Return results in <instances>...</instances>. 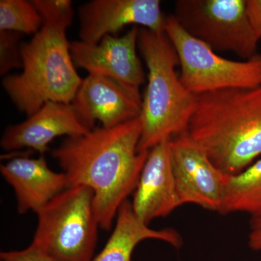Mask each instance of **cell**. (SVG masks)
I'll return each mask as SVG.
<instances>
[{
    "mask_svg": "<svg viewBox=\"0 0 261 261\" xmlns=\"http://www.w3.org/2000/svg\"><path fill=\"white\" fill-rule=\"evenodd\" d=\"M140 116L113 128L98 127L68 137L51 155L59 163L69 187L86 186L94 192L100 228H112L119 207L135 191L148 152L138 150Z\"/></svg>",
    "mask_w": 261,
    "mask_h": 261,
    "instance_id": "cell-1",
    "label": "cell"
},
{
    "mask_svg": "<svg viewBox=\"0 0 261 261\" xmlns=\"http://www.w3.org/2000/svg\"><path fill=\"white\" fill-rule=\"evenodd\" d=\"M43 25L20 47L23 71L3 87L19 111L32 116L47 102L70 103L83 79L77 73L66 32L73 18L70 0H32Z\"/></svg>",
    "mask_w": 261,
    "mask_h": 261,
    "instance_id": "cell-2",
    "label": "cell"
},
{
    "mask_svg": "<svg viewBox=\"0 0 261 261\" xmlns=\"http://www.w3.org/2000/svg\"><path fill=\"white\" fill-rule=\"evenodd\" d=\"M186 134L225 174L243 172L261 155V86L195 95Z\"/></svg>",
    "mask_w": 261,
    "mask_h": 261,
    "instance_id": "cell-3",
    "label": "cell"
},
{
    "mask_svg": "<svg viewBox=\"0 0 261 261\" xmlns=\"http://www.w3.org/2000/svg\"><path fill=\"white\" fill-rule=\"evenodd\" d=\"M138 47L148 69V82L140 118L139 152H148L163 140L187 132L195 95L182 84L176 71L177 53L165 32L139 31Z\"/></svg>",
    "mask_w": 261,
    "mask_h": 261,
    "instance_id": "cell-4",
    "label": "cell"
},
{
    "mask_svg": "<svg viewBox=\"0 0 261 261\" xmlns=\"http://www.w3.org/2000/svg\"><path fill=\"white\" fill-rule=\"evenodd\" d=\"M37 215L32 245L56 261H92L100 226L90 188L68 187Z\"/></svg>",
    "mask_w": 261,
    "mask_h": 261,
    "instance_id": "cell-5",
    "label": "cell"
},
{
    "mask_svg": "<svg viewBox=\"0 0 261 261\" xmlns=\"http://www.w3.org/2000/svg\"><path fill=\"white\" fill-rule=\"evenodd\" d=\"M165 33L177 53L181 65L180 81L194 95L261 86V56L244 61L223 58L190 35L173 15L166 17Z\"/></svg>",
    "mask_w": 261,
    "mask_h": 261,
    "instance_id": "cell-6",
    "label": "cell"
},
{
    "mask_svg": "<svg viewBox=\"0 0 261 261\" xmlns=\"http://www.w3.org/2000/svg\"><path fill=\"white\" fill-rule=\"evenodd\" d=\"M173 16L214 51H231L245 61L257 55L260 39L249 20L246 0H178Z\"/></svg>",
    "mask_w": 261,
    "mask_h": 261,
    "instance_id": "cell-7",
    "label": "cell"
},
{
    "mask_svg": "<svg viewBox=\"0 0 261 261\" xmlns=\"http://www.w3.org/2000/svg\"><path fill=\"white\" fill-rule=\"evenodd\" d=\"M176 188L182 205L219 213L230 176L219 169L186 133L171 139Z\"/></svg>",
    "mask_w": 261,
    "mask_h": 261,
    "instance_id": "cell-8",
    "label": "cell"
},
{
    "mask_svg": "<svg viewBox=\"0 0 261 261\" xmlns=\"http://www.w3.org/2000/svg\"><path fill=\"white\" fill-rule=\"evenodd\" d=\"M139 31L134 27L122 37L106 36L96 44L80 40L70 42L75 66L87 70L89 75L111 79L141 97L140 88L145 83V75L137 54Z\"/></svg>",
    "mask_w": 261,
    "mask_h": 261,
    "instance_id": "cell-9",
    "label": "cell"
},
{
    "mask_svg": "<svg viewBox=\"0 0 261 261\" xmlns=\"http://www.w3.org/2000/svg\"><path fill=\"white\" fill-rule=\"evenodd\" d=\"M80 41L96 44L128 25L165 32L159 0H93L79 9Z\"/></svg>",
    "mask_w": 261,
    "mask_h": 261,
    "instance_id": "cell-10",
    "label": "cell"
},
{
    "mask_svg": "<svg viewBox=\"0 0 261 261\" xmlns=\"http://www.w3.org/2000/svg\"><path fill=\"white\" fill-rule=\"evenodd\" d=\"M70 104L81 123L92 130L96 121L113 128L140 116L142 99L111 79L89 75Z\"/></svg>",
    "mask_w": 261,
    "mask_h": 261,
    "instance_id": "cell-11",
    "label": "cell"
},
{
    "mask_svg": "<svg viewBox=\"0 0 261 261\" xmlns=\"http://www.w3.org/2000/svg\"><path fill=\"white\" fill-rule=\"evenodd\" d=\"M132 205L137 218L147 225L182 205L173 173L171 139L149 149Z\"/></svg>",
    "mask_w": 261,
    "mask_h": 261,
    "instance_id": "cell-12",
    "label": "cell"
},
{
    "mask_svg": "<svg viewBox=\"0 0 261 261\" xmlns=\"http://www.w3.org/2000/svg\"><path fill=\"white\" fill-rule=\"evenodd\" d=\"M89 130L78 119L70 103L47 102L25 121L8 126L0 145L6 151L29 148L44 155L56 137L83 135Z\"/></svg>",
    "mask_w": 261,
    "mask_h": 261,
    "instance_id": "cell-13",
    "label": "cell"
},
{
    "mask_svg": "<svg viewBox=\"0 0 261 261\" xmlns=\"http://www.w3.org/2000/svg\"><path fill=\"white\" fill-rule=\"evenodd\" d=\"M2 176L14 190L19 214L37 213L69 187L64 173L48 166L44 155L38 159L14 158L0 166Z\"/></svg>",
    "mask_w": 261,
    "mask_h": 261,
    "instance_id": "cell-14",
    "label": "cell"
},
{
    "mask_svg": "<svg viewBox=\"0 0 261 261\" xmlns=\"http://www.w3.org/2000/svg\"><path fill=\"white\" fill-rule=\"evenodd\" d=\"M149 239L162 240L176 248L183 244L181 235L176 230L153 229L140 221L134 212L132 202L127 199L118 211L112 234L102 251L92 261H132L135 247Z\"/></svg>",
    "mask_w": 261,
    "mask_h": 261,
    "instance_id": "cell-15",
    "label": "cell"
},
{
    "mask_svg": "<svg viewBox=\"0 0 261 261\" xmlns=\"http://www.w3.org/2000/svg\"><path fill=\"white\" fill-rule=\"evenodd\" d=\"M244 213L261 218V159L243 172L230 176L219 214Z\"/></svg>",
    "mask_w": 261,
    "mask_h": 261,
    "instance_id": "cell-16",
    "label": "cell"
},
{
    "mask_svg": "<svg viewBox=\"0 0 261 261\" xmlns=\"http://www.w3.org/2000/svg\"><path fill=\"white\" fill-rule=\"evenodd\" d=\"M43 25V19L32 1L1 0L0 32L36 34Z\"/></svg>",
    "mask_w": 261,
    "mask_h": 261,
    "instance_id": "cell-17",
    "label": "cell"
},
{
    "mask_svg": "<svg viewBox=\"0 0 261 261\" xmlns=\"http://www.w3.org/2000/svg\"><path fill=\"white\" fill-rule=\"evenodd\" d=\"M20 33L0 32V74L6 75L13 69L23 68Z\"/></svg>",
    "mask_w": 261,
    "mask_h": 261,
    "instance_id": "cell-18",
    "label": "cell"
},
{
    "mask_svg": "<svg viewBox=\"0 0 261 261\" xmlns=\"http://www.w3.org/2000/svg\"><path fill=\"white\" fill-rule=\"evenodd\" d=\"M0 259L1 261H56L32 244L23 250L2 252Z\"/></svg>",
    "mask_w": 261,
    "mask_h": 261,
    "instance_id": "cell-19",
    "label": "cell"
},
{
    "mask_svg": "<svg viewBox=\"0 0 261 261\" xmlns=\"http://www.w3.org/2000/svg\"><path fill=\"white\" fill-rule=\"evenodd\" d=\"M246 9L249 20L254 32L261 39V0H246Z\"/></svg>",
    "mask_w": 261,
    "mask_h": 261,
    "instance_id": "cell-20",
    "label": "cell"
},
{
    "mask_svg": "<svg viewBox=\"0 0 261 261\" xmlns=\"http://www.w3.org/2000/svg\"><path fill=\"white\" fill-rule=\"evenodd\" d=\"M248 245L252 250L255 251L261 250V218L251 219L250 221Z\"/></svg>",
    "mask_w": 261,
    "mask_h": 261,
    "instance_id": "cell-21",
    "label": "cell"
}]
</instances>
